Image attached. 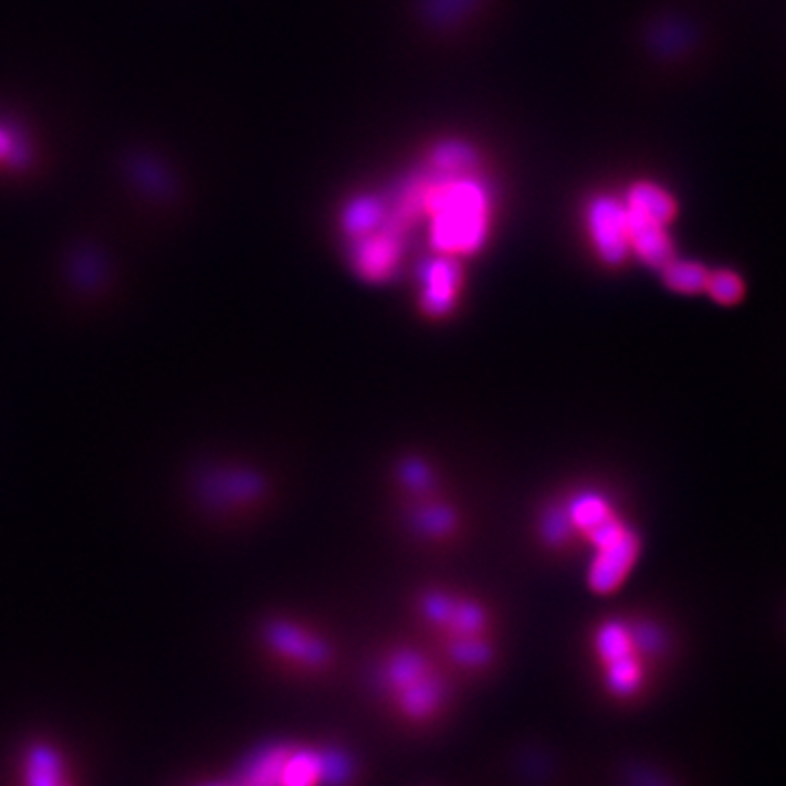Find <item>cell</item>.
I'll list each match as a JSON object with an SVG mask.
<instances>
[{"mask_svg": "<svg viewBox=\"0 0 786 786\" xmlns=\"http://www.w3.org/2000/svg\"><path fill=\"white\" fill-rule=\"evenodd\" d=\"M9 154V138L0 132V158H4Z\"/></svg>", "mask_w": 786, "mask_h": 786, "instance_id": "ffe728a7", "label": "cell"}, {"mask_svg": "<svg viewBox=\"0 0 786 786\" xmlns=\"http://www.w3.org/2000/svg\"><path fill=\"white\" fill-rule=\"evenodd\" d=\"M378 682L396 710L416 723L436 719L446 703V682L436 662L413 647L387 651L378 667Z\"/></svg>", "mask_w": 786, "mask_h": 786, "instance_id": "5b68a950", "label": "cell"}, {"mask_svg": "<svg viewBox=\"0 0 786 786\" xmlns=\"http://www.w3.org/2000/svg\"><path fill=\"white\" fill-rule=\"evenodd\" d=\"M586 221L593 248L601 262L618 266L631 256L625 203L611 197H597L588 206Z\"/></svg>", "mask_w": 786, "mask_h": 786, "instance_id": "9c48e42d", "label": "cell"}, {"mask_svg": "<svg viewBox=\"0 0 786 786\" xmlns=\"http://www.w3.org/2000/svg\"><path fill=\"white\" fill-rule=\"evenodd\" d=\"M705 293L712 297V302L721 306H734L745 297V282L736 271L730 269L710 271Z\"/></svg>", "mask_w": 786, "mask_h": 786, "instance_id": "e0dca14e", "label": "cell"}, {"mask_svg": "<svg viewBox=\"0 0 786 786\" xmlns=\"http://www.w3.org/2000/svg\"><path fill=\"white\" fill-rule=\"evenodd\" d=\"M631 212L651 219L660 226H669L678 217V201L658 184L638 181L627 192V203Z\"/></svg>", "mask_w": 786, "mask_h": 786, "instance_id": "7c38bea8", "label": "cell"}, {"mask_svg": "<svg viewBox=\"0 0 786 786\" xmlns=\"http://www.w3.org/2000/svg\"><path fill=\"white\" fill-rule=\"evenodd\" d=\"M349 264L365 282H389L396 277L405 256V234L387 223L360 239L349 241Z\"/></svg>", "mask_w": 786, "mask_h": 786, "instance_id": "52a82bcc", "label": "cell"}, {"mask_svg": "<svg viewBox=\"0 0 786 786\" xmlns=\"http://www.w3.org/2000/svg\"><path fill=\"white\" fill-rule=\"evenodd\" d=\"M24 786H64L62 754L44 743L33 745L22 763Z\"/></svg>", "mask_w": 786, "mask_h": 786, "instance_id": "4fadbf2b", "label": "cell"}, {"mask_svg": "<svg viewBox=\"0 0 786 786\" xmlns=\"http://www.w3.org/2000/svg\"><path fill=\"white\" fill-rule=\"evenodd\" d=\"M400 483L416 499L436 494L437 476L433 468L425 459H405L400 465Z\"/></svg>", "mask_w": 786, "mask_h": 786, "instance_id": "ac0fdd59", "label": "cell"}, {"mask_svg": "<svg viewBox=\"0 0 786 786\" xmlns=\"http://www.w3.org/2000/svg\"><path fill=\"white\" fill-rule=\"evenodd\" d=\"M418 289V308L425 317L443 319L454 313L461 291H463V266L459 259L448 254H437L422 262Z\"/></svg>", "mask_w": 786, "mask_h": 786, "instance_id": "ba28073f", "label": "cell"}, {"mask_svg": "<svg viewBox=\"0 0 786 786\" xmlns=\"http://www.w3.org/2000/svg\"><path fill=\"white\" fill-rule=\"evenodd\" d=\"M387 217V208L374 199V197H356L352 199L344 214H342V228L352 239H360L374 230H378L382 226Z\"/></svg>", "mask_w": 786, "mask_h": 786, "instance_id": "9a60e30c", "label": "cell"}, {"mask_svg": "<svg viewBox=\"0 0 786 786\" xmlns=\"http://www.w3.org/2000/svg\"><path fill=\"white\" fill-rule=\"evenodd\" d=\"M416 501L418 503L409 514V524L418 531V535L427 539H448L457 531L459 516L450 503L437 501L436 496H425Z\"/></svg>", "mask_w": 786, "mask_h": 786, "instance_id": "8fae6325", "label": "cell"}, {"mask_svg": "<svg viewBox=\"0 0 786 786\" xmlns=\"http://www.w3.org/2000/svg\"><path fill=\"white\" fill-rule=\"evenodd\" d=\"M425 212L431 217V245L454 259L476 254L490 237V192L470 175H441L425 186Z\"/></svg>", "mask_w": 786, "mask_h": 786, "instance_id": "7a4b0ae2", "label": "cell"}, {"mask_svg": "<svg viewBox=\"0 0 786 786\" xmlns=\"http://www.w3.org/2000/svg\"><path fill=\"white\" fill-rule=\"evenodd\" d=\"M208 786H237V785H208Z\"/></svg>", "mask_w": 786, "mask_h": 786, "instance_id": "44dd1931", "label": "cell"}, {"mask_svg": "<svg viewBox=\"0 0 786 786\" xmlns=\"http://www.w3.org/2000/svg\"><path fill=\"white\" fill-rule=\"evenodd\" d=\"M64 786H66V785H64Z\"/></svg>", "mask_w": 786, "mask_h": 786, "instance_id": "7402d4cb", "label": "cell"}, {"mask_svg": "<svg viewBox=\"0 0 786 786\" xmlns=\"http://www.w3.org/2000/svg\"><path fill=\"white\" fill-rule=\"evenodd\" d=\"M593 651L611 698L631 699L647 684L649 662L662 651V636L640 620L606 618L593 633Z\"/></svg>", "mask_w": 786, "mask_h": 786, "instance_id": "277c9868", "label": "cell"}, {"mask_svg": "<svg viewBox=\"0 0 786 786\" xmlns=\"http://www.w3.org/2000/svg\"><path fill=\"white\" fill-rule=\"evenodd\" d=\"M474 149L463 143H441L433 151L437 171L446 175L468 174L474 167Z\"/></svg>", "mask_w": 786, "mask_h": 786, "instance_id": "d6986e66", "label": "cell"}, {"mask_svg": "<svg viewBox=\"0 0 786 786\" xmlns=\"http://www.w3.org/2000/svg\"><path fill=\"white\" fill-rule=\"evenodd\" d=\"M264 644L282 662L308 671L322 669L333 660V649L328 640L297 620H271L264 627Z\"/></svg>", "mask_w": 786, "mask_h": 786, "instance_id": "8992f818", "label": "cell"}, {"mask_svg": "<svg viewBox=\"0 0 786 786\" xmlns=\"http://www.w3.org/2000/svg\"><path fill=\"white\" fill-rule=\"evenodd\" d=\"M575 542H584L593 555L586 568L588 588L595 595H614L633 573L642 539L627 523L610 496L595 488H579L562 499Z\"/></svg>", "mask_w": 786, "mask_h": 786, "instance_id": "6da1fadb", "label": "cell"}, {"mask_svg": "<svg viewBox=\"0 0 786 786\" xmlns=\"http://www.w3.org/2000/svg\"><path fill=\"white\" fill-rule=\"evenodd\" d=\"M289 745H271L248 758L237 786H280V772Z\"/></svg>", "mask_w": 786, "mask_h": 786, "instance_id": "5bb4252c", "label": "cell"}, {"mask_svg": "<svg viewBox=\"0 0 786 786\" xmlns=\"http://www.w3.org/2000/svg\"><path fill=\"white\" fill-rule=\"evenodd\" d=\"M660 273H662L664 286L671 289L673 293H680V295L703 293L708 275H710V271L703 264L695 261H680V259L667 262L660 269Z\"/></svg>", "mask_w": 786, "mask_h": 786, "instance_id": "2e32d148", "label": "cell"}, {"mask_svg": "<svg viewBox=\"0 0 786 786\" xmlns=\"http://www.w3.org/2000/svg\"><path fill=\"white\" fill-rule=\"evenodd\" d=\"M418 611L422 620L443 640L446 651L457 667L479 671L492 664V616L479 599L433 588L420 597Z\"/></svg>", "mask_w": 786, "mask_h": 786, "instance_id": "3957f363", "label": "cell"}, {"mask_svg": "<svg viewBox=\"0 0 786 786\" xmlns=\"http://www.w3.org/2000/svg\"><path fill=\"white\" fill-rule=\"evenodd\" d=\"M627 208V206H625ZM627 234L631 254L653 269H662L667 262L675 259L673 239L667 232V226H660L651 219H644L627 208Z\"/></svg>", "mask_w": 786, "mask_h": 786, "instance_id": "30bf717a", "label": "cell"}]
</instances>
